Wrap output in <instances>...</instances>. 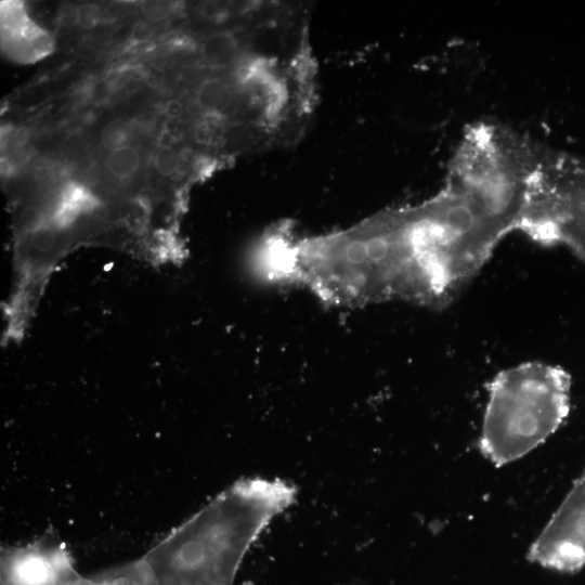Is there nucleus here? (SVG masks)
<instances>
[{
	"instance_id": "1",
	"label": "nucleus",
	"mask_w": 585,
	"mask_h": 585,
	"mask_svg": "<svg viewBox=\"0 0 585 585\" xmlns=\"http://www.w3.org/2000/svg\"><path fill=\"white\" fill-rule=\"evenodd\" d=\"M289 275L337 306L405 301L443 309L459 292L446 235L428 199L294 243Z\"/></svg>"
},
{
	"instance_id": "2",
	"label": "nucleus",
	"mask_w": 585,
	"mask_h": 585,
	"mask_svg": "<svg viewBox=\"0 0 585 585\" xmlns=\"http://www.w3.org/2000/svg\"><path fill=\"white\" fill-rule=\"evenodd\" d=\"M296 496L281 479L239 480L133 562L145 585H232L251 545Z\"/></svg>"
},
{
	"instance_id": "3",
	"label": "nucleus",
	"mask_w": 585,
	"mask_h": 585,
	"mask_svg": "<svg viewBox=\"0 0 585 585\" xmlns=\"http://www.w3.org/2000/svg\"><path fill=\"white\" fill-rule=\"evenodd\" d=\"M487 391L478 446L496 467L541 445L569 414L570 377L542 362H523L500 370Z\"/></svg>"
},
{
	"instance_id": "4",
	"label": "nucleus",
	"mask_w": 585,
	"mask_h": 585,
	"mask_svg": "<svg viewBox=\"0 0 585 585\" xmlns=\"http://www.w3.org/2000/svg\"><path fill=\"white\" fill-rule=\"evenodd\" d=\"M1 585H145L133 562L93 577L78 573L66 546L43 538L1 554Z\"/></svg>"
},
{
	"instance_id": "5",
	"label": "nucleus",
	"mask_w": 585,
	"mask_h": 585,
	"mask_svg": "<svg viewBox=\"0 0 585 585\" xmlns=\"http://www.w3.org/2000/svg\"><path fill=\"white\" fill-rule=\"evenodd\" d=\"M528 559L561 573L585 567V469L531 544Z\"/></svg>"
},
{
	"instance_id": "6",
	"label": "nucleus",
	"mask_w": 585,
	"mask_h": 585,
	"mask_svg": "<svg viewBox=\"0 0 585 585\" xmlns=\"http://www.w3.org/2000/svg\"><path fill=\"white\" fill-rule=\"evenodd\" d=\"M4 52L15 61L29 63L47 56L53 50L51 36L29 21L14 31H1Z\"/></svg>"
},
{
	"instance_id": "7",
	"label": "nucleus",
	"mask_w": 585,
	"mask_h": 585,
	"mask_svg": "<svg viewBox=\"0 0 585 585\" xmlns=\"http://www.w3.org/2000/svg\"><path fill=\"white\" fill-rule=\"evenodd\" d=\"M138 123L126 118H113L100 126L95 143L100 151L108 153L138 143L140 139Z\"/></svg>"
},
{
	"instance_id": "8",
	"label": "nucleus",
	"mask_w": 585,
	"mask_h": 585,
	"mask_svg": "<svg viewBox=\"0 0 585 585\" xmlns=\"http://www.w3.org/2000/svg\"><path fill=\"white\" fill-rule=\"evenodd\" d=\"M141 14L145 20L157 23L167 20L177 8L172 2L146 1L141 4Z\"/></svg>"
},
{
	"instance_id": "9",
	"label": "nucleus",
	"mask_w": 585,
	"mask_h": 585,
	"mask_svg": "<svg viewBox=\"0 0 585 585\" xmlns=\"http://www.w3.org/2000/svg\"><path fill=\"white\" fill-rule=\"evenodd\" d=\"M100 22V9L93 4L78 8L77 24L83 29H91Z\"/></svg>"
}]
</instances>
